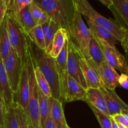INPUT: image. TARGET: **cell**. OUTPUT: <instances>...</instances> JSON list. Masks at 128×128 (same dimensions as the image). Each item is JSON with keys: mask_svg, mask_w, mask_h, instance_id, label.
Segmentation results:
<instances>
[{"mask_svg": "<svg viewBox=\"0 0 128 128\" xmlns=\"http://www.w3.org/2000/svg\"><path fill=\"white\" fill-rule=\"evenodd\" d=\"M50 18L70 34L75 13L72 0H34Z\"/></svg>", "mask_w": 128, "mask_h": 128, "instance_id": "cell-1", "label": "cell"}, {"mask_svg": "<svg viewBox=\"0 0 128 128\" xmlns=\"http://www.w3.org/2000/svg\"><path fill=\"white\" fill-rule=\"evenodd\" d=\"M30 45L34 62L47 80L51 88L52 98L60 100V84L55 59L45 51L38 48L31 41Z\"/></svg>", "mask_w": 128, "mask_h": 128, "instance_id": "cell-2", "label": "cell"}, {"mask_svg": "<svg viewBox=\"0 0 128 128\" xmlns=\"http://www.w3.org/2000/svg\"><path fill=\"white\" fill-rule=\"evenodd\" d=\"M29 74V95L28 104L27 110L25 111L28 120L33 128H41L40 115L39 111L38 86L35 79L33 67V58L31 50L30 40L28 38V53L26 61Z\"/></svg>", "mask_w": 128, "mask_h": 128, "instance_id": "cell-3", "label": "cell"}, {"mask_svg": "<svg viewBox=\"0 0 128 128\" xmlns=\"http://www.w3.org/2000/svg\"><path fill=\"white\" fill-rule=\"evenodd\" d=\"M75 10L79 12L85 20H88L110 31L121 42L123 38L122 28L116 20L106 18L94 9L88 0H72Z\"/></svg>", "mask_w": 128, "mask_h": 128, "instance_id": "cell-4", "label": "cell"}, {"mask_svg": "<svg viewBox=\"0 0 128 128\" xmlns=\"http://www.w3.org/2000/svg\"><path fill=\"white\" fill-rule=\"evenodd\" d=\"M92 36L88 26L84 22L82 16L75 10L69 38L86 60H88L89 44Z\"/></svg>", "mask_w": 128, "mask_h": 128, "instance_id": "cell-5", "label": "cell"}, {"mask_svg": "<svg viewBox=\"0 0 128 128\" xmlns=\"http://www.w3.org/2000/svg\"><path fill=\"white\" fill-rule=\"evenodd\" d=\"M5 18L11 48L25 65L27 61L28 36L13 18L6 14Z\"/></svg>", "mask_w": 128, "mask_h": 128, "instance_id": "cell-6", "label": "cell"}, {"mask_svg": "<svg viewBox=\"0 0 128 128\" xmlns=\"http://www.w3.org/2000/svg\"><path fill=\"white\" fill-rule=\"evenodd\" d=\"M3 62L9 83L14 95L18 90L24 65L15 50L12 48L9 56Z\"/></svg>", "mask_w": 128, "mask_h": 128, "instance_id": "cell-7", "label": "cell"}, {"mask_svg": "<svg viewBox=\"0 0 128 128\" xmlns=\"http://www.w3.org/2000/svg\"><path fill=\"white\" fill-rule=\"evenodd\" d=\"M82 57L78 49L74 44L73 42L69 38L68 39V59L67 68L68 75L74 79L76 81L82 85L86 90L88 87L85 82L81 66L80 59Z\"/></svg>", "mask_w": 128, "mask_h": 128, "instance_id": "cell-8", "label": "cell"}, {"mask_svg": "<svg viewBox=\"0 0 128 128\" xmlns=\"http://www.w3.org/2000/svg\"><path fill=\"white\" fill-rule=\"evenodd\" d=\"M68 39L60 54L55 58V62H56L58 74L59 84H60V101L62 102H64L66 88H67L68 77L67 68Z\"/></svg>", "mask_w": 128, "mask_h": 128, "instance_id": "cell-9", "label": "cell"}, {"mask_svg": "<svg viewBox=\"0 0 128 128\" xmlns=\"http://www.w3.org/2000/svg\"><path fill=\"white\" fill-rule=\"evenodd\" d=\"M103 51L105 61L115 70L121 73L128 75V68L126 58L115 47L106 44H100Z\"/></svg>", "mask_w": 128, "mask_h": 128, "instance_id": "cell-10", "label": "cell"}, {"mask_svg": "<svg viewBox=\"0 0 128 128\" xmlns=\"http://www.w3.org/2000/svg\"><path fill=\"white\" fill-rule=\"evenodd\" d=\"M100 90L106 101L110 116L128 112V105L119 97L115 90H110L104 86L100 88Z\"/></svg>", "mask_w": 128, "mask_h": 128, "instance_id": "cell-11", "label": "cell"}, {"mask_svg": "<svg viewBox=\"0 0 128 128\" xmlns=\"http://www.w3.org/2000/svg\"><path fill=\"white\" fill-rule=\"evenodd\" d=\"M30 88H29V74L27 65H24L22 69L18 90L13 95L14 102H16L24 109L27 110L28 104Z\"/></svg>", "mask_w": 128, "mask_h": 128, "instance_id": "cell-12", "label": "cell"}, {"mask_svg": "<svg viewBox=\"0 0 128 128\" xmlns=\"http://www.w3.org/2000/svg\"><path fill=\"white\" fill-rule=\"evenodd\" d=\"M100 77L101 78L103 86L110 90H115L118 87L120 74L116 70L108 64L106 61H104L97 68Z\"/></svg>", "mask_w": 128, "mask_h": 128, "instance_id": "cell-13", "label": "cell"}, {"mask_svg": "<svg viewBox=\"0 0 128 128\" xmlns=\"http://www.w3.org/2000/svg\"><path fill=\"white\" fill-rule=\"evenodd\" d=\"M80 66L88 88L100 89L103 86L96 69L83 57L80 59Z\"/></svg>", "mask_w": 128, "mask_h": 128, "instance_id": "cell-14", "label": "cell"}, {"mask_svg": "<svg viewBox=\"0 0 128 128\" xmlns=\"http://www.w3.org/2000/svg\"><path fill=\"white\" fill-rule=\"evenodd\" d=\"M86 21L92 36L97 40L99 43L106 44L112 47L116 46L115 45L119 41L110 31L90 20H86Z\"/></svg>", "mask_w": 128, "mask_h": 128, "instance_id": "cell-15", "label": "cell"}, {"mask_svg": "<svg viewBox=\"0 0 128 128\" xmlns=\"http://www.w3.org/2000/svg\"><path fill=\"white\" fill-rule=\"evenodd\" d=\"M86 101V90L74 79L68 75L64 102Z\"/></svg>", "mask_w": 128, "mask_h": 128, "instance_id": "cell-16", "label": "cell"}, {"mask_svg": "<svg viewBox=\"0 0 128 128\" xmlns=\"http://www.w3.org/2000/svg\"><path fill=\"white\" fill-rule=\"evenodd\" d=\"M109 8L114 16L116 21L121 28L128 30V0H111Z\"/></svg>", "mask_w": 128, "mask_h": 128, "instance_id": "cell-17", "label": "cell"}, {"mask_svg": "<svg viewBox=\"0 0 128 128\" xmlns=\"http://www.w3.org/2000/svg\"><path fill=\"white\" fill-rule=\"evenodd\" d=\"M0 90L2 93L6 110L12 106L13 94L11 91L8 78L6 74L2 59L0 56Z\"/></svg>", "mask_w": 128, "mask_h": 128, "instance_id": "cell-18", "label": "cell"}, {"mask_svg": "<svg viewBox=\"0 0 128 128\" xmlns=\"http://www.w3.org/2000/svg\"><path fill=\"white\" fill-rule=\"evenodd\" d=\"M85 102L92 105L105 114L110 116L106 101L100 89L88 88L86 90V101Z\"/></svg>", "mask_w": 128, "mask_h": 128, "instance_id": "cell-19", "label": "cell"}, {"mask_svg": "<svg viewBox=\"0 0 128 128\" xmlns=\"http://www.w3.org/2000/svg\"><path fill=\"white\" fill-rule=\"evenodd\" d=\"M87 61L94 67L96 70L101 64L105 61L101 44L94 36L91 39L89 44L88 60Z\"/></svg>", "mask_w": 128, "mask_h": 128, "instance_id": "cell-20", "label": "cell"}, {"mask_svg": "<svg viewBox=\"0 0 128 128\" xmlns=\"http://www.w3.org/2000/svg\"><path fill=\"white\" fill-rule=\"evenodd\" d=\"M50 114L58 128H70L66 122L62 102L59 100L52 98Z\"/></svg>", "mask_w": 128, "mask_h": 128, "instance_id": "cell-21", "label": "cell"}, {"mask_svg": "<svg viewBox=\"0 0 128 128\" xmlns=\"http://www.w3.org/2000/svg\"><path fill=\"white\" fill-rule=\"evenodd\" d=\"M68 36V33L64 29L61 28L58 30L52 42L51 50L49 52L50 56L54 59L58 57L63 48Z\"/></svg>", "mask_w": 128, "mask_h": 128, "instance_id": "cell-22", "label": "cell"}, {"mask_svg": "<svg viewBox=\"0 0 128 128\" xmlns=\"http://www.w3.org/2000/svg\"><path fill=\"white\" fill-rule=\"evenodd\" d=\"M41 27H42L45 38V43H46V51H45L46 53L49 54L55 34L58 30L61 28V27L51 19L48 21L41 24Z\"/></svg>", "mask_w": 128, "mask_h": 128, "instance_id": "cell-23", "label": "cell"}, {"mask_svg": "<svg viewBox=\"0 0 128 128\" xmlns=\"http://www.w3.org/2000/svg\"><path fill=\"white\" fill-rule=\"evenodd\" d=\"M38 101L41 128H44L46 119L51 110L52 98L46 96L38 88Z\"/></svg>", "mask_w": 128, "mask_h": 128, "instance_id": "cell-24", "label": "cell"}, {"mask_svg": "<svg viewBox=\"0 0 128 128\" xmlns=\"http://www.w3.org/2000/svg\"><path fill=\"white\" fill-rule=\"evenodd\" d=\"M11 49L6 18H4L3 22L0 26V56L3 61L9 56Z\"/></svg>", "mask_w": 128, "mask_h": 128, "instance_id": "cell-25", "label": "cell"}, {"mask_svg": "<svg viewBox=\"0 0 128 128\" xmlns=\"http://www.w3.org/2000/svg\"><path fill=\"white\" fill-rule=\"evenodd\" d=\"M16 22L18 23L25 34H27L29 31H31L35 26H36L33 18L30 12L29 6L25 8L21 11L16 19H14Z\"/></svg>", "mask_w": 128, "mask_h": 128, "instance_id": "cell-26", "label": "cell"}, {"mask_svg": "<svg viewBox=\"0 0 128 128\" xmlns=\"http://www.w3.org/2000/svg\"><path fill=\"white\" fill-rule=\"evenodd\" d=\"M26 36L32 43L36 45L38 48L46 51L45 38L41 25H36L32 30L29 31Z\"/></svg>", "mask_w": 128, "mask_h": 128, "instance_id": "cell-27", "label": "cell"}, {"mask_svg": "<svg viewBox=\"0 0 128 128\" xmlns=\"http://www.w3.org/2000/svg\"><path fill=\"white\" fill-rule=\"evenodd\" d=\"M33 67H34V72L35 79H36V83L39 89L48 98H52V94H51V88L47 80L43 76L41 71L36 65L34 62L33 60Z\"/></svg>", "mask_w": 128, "mask_h": 128, "instance_id": "cell-28", "label": "cell"}, {"mask_svg": "<svg viewBox=\"0 0 128 128\" xmlns=\"http://www.w3.org/2000/svg\"><path fill=\"white\" fill-rule=\"evenodd\" d=\"M34 0H12L7 5V14L16 19L21 11L32 3Z\"/></svg>", "mask_w": 128, "mask_h": 128, "instance_id": "cell-29", "label": "cell"}, {"mask_svg": "<svg viewBox=\"0 0 128 128\" xmlns=\"http://www.w3.org/2000/svg\"><path fill=\"white\" fill-rule=\"evenodd\" d=\"M29 8L36 25H41L50 20L47 13L34 1L29 5Z\"/></svg>", "mask_w": 128, "mask_h": 128, "instance_id": "cell-30", "label": "cell"}, {"mask_svg": "<svg viewBox=\"0 0 128 128\" xmlns=\"http://www.w3.org/2000/svg\"><path fill=\"white\" fill-rule=\"evenodd\" d=\"M1 126L2 128H19L16 112L13 106L6 110L3 123Z\"/></svg>", "mask_w": 128, "mask_h": 128, "instance_id": "cell-31", "label": "cell"}, {"mask_svg": "<svg viewBox=\"0 0 128 128\" xmlns=\"http://www.w3.org/2000/svg\"><path fill=\"white\" fill-rule=\"evenodd\" d=\"M12 106L16 112L19 128H29L30 121L24 109L16 102H13Z\"/></svg>", "mask_w": 128, "mask_h": 128, "instance_id": "cell-32", "label": "cell"}, {"mask_svg": "<svg viewBox=\"0 0 128 128\" xmlns=\"http://www.w3.org/2000/svg\"><path fill=\"white\" fill-rule=\"evenodd\" d=\"M88 104L92 110V112L97 118L101 128H111V116L105 114L104 113L92 106V105L90 104Z\"/></svg>", "mask_w": 128, "mask_h": 128, "instance_id": "cell-33", "label": "cell"}, {"mask_svg": "<svg viewBox=\"0 0 128 128\" xmlns=\"http://www.w3.org/2000/svg\"><path fill=\"white\" fill-rule=\"evenodd\" d=\"M117 123L124 125L128 128V118L122 114H117L111 116Z\"/></svg>", "mask_w": 128, "mask_h": 128, "instance_id": "cell-34", "label": "cell"}, {"mask_svg": "<svg viewBox=\"0 0 128 128\" xmlns=\"http://www.w3.org/2000/svg\"><path fill=\"white\" fill-rule=\"evenodd\" d=\"M8 8L4 0H0V26L2 24L7 14Z\"/></svg>", "mask_w": 128, "mask_h": 128, "instance_id": "cell-35", "label": "cell"}, {"mask_svg": "<svg viewBox=\"0 0 128 128\" xmlns=\"http://www.w3.org/2000/svg\"><path fill=\"white\" fill-rule=\"evenodd\" d=\"M122 30L123 32V38L122 41H121V44L126 52V55H128V30L124 28H122Z\"/></svg>", "mask_w": 128, "mask_h": 128, "instance_id": "cell-36", "label": "cell"}, {"mask_svg": "<svg viewBox=\"0 0 128 128\" xmlns=\"http://www.w3.org/2000/svg\"><path fill=\"white\" fill-rule=\"evenodd\" d=\"M118 82L120 86L128 90V75L121 73V74L120 75Z\"/></svg>", "mask_w": 128, "mask_h": 128, "instance_id": "cell-37", "label": "cell"}, {"mask_svg": "<svg viewBox=\"0 0 128 128\" xmlns=\"http://www.w3.org/2000/svg\"><path fill=\"white\" fill-rule=\"evenodd\" d=\"M44 128H58L54 122L53 120H52L50 112L49 113L47 119H46V121L44 125Z\"/></svg>", "mask_w": 128, "mask_h": 128, "instance_id": "cell-38", "label": "cell"}, {"mask_svg": "<svg viewBox=\"0 0 128 128\" xmlns=\"http://www.w3.org/2000/svg\"><path fill=\"white\" fill-rule=\"evenodd\" d=\"M5 112H6V109H5L4 106L0 101V126H2V123H3Z\"/></svg>", "mask_w": 128, "mask_h": 128, "instance_id": "cell-39", "label": "cell"}, {"mask_svg": "<svg viewBox=\"0 0 128 128\" xmlns=\"http://www.w3.org/2000/svg\"><path fill=\"white\" fill-rule=\"evenodd\" d=\"M99 1H100L101 2H102L104 6H106V7H108V8L111 6V5H112V1H111V0H99Z\"/></svg>", "mask_w": 128, "mask_h": 128, "instance_id": "cell-40", "label": "cell"}, {"mask_svg": "<svg viewBox=\"0 0 128 128\" xmlns=\"http://www.w3.org/2000/svg\"><path fill=\"white\" fill-rule=\"evenodd\" d=\"M111 128H119L118 126L117 122L114 120V119L112 118L111 116Z\"/></svg>", "mask_w": 128, "mask_h": 128, "instance_id": "cell-41", "label": "cell"}, {"mask_svg": "<svg viewBox=\"0 0 128 128\" xmlns=\"http://www.w3.org/2000/svg\"><path fill=\"white\" fill-rule=\"evenodd\" d=\"M0 101H1V102L3 104L4 106V100H3V98H2V93H1V90H0Z\"/></svg>", "mask_w": 128, "mask_h": 128, "instance_id": "cell-42", "label": "cell"}, {"mask_svg": "<svg viewBox=\"0 0 128 128\" xmlns=\"http://www.w3.org/2000/svg\"><path fill=\"white\" fill-rule=\"evenodd\" d=\"M117 124H118V126L119 128H128L125 126H124V125L121 124H119V123H117Z\"/></svg>", "mask_w": 128, "mask_h": 128, "instance_id": "cell-43", "label": "cell"}, {"mask_svg": "<svg viewBox=\"0 0 128 128\" xmlns=\"http://www.w3.org/2000/svg\"><path fill=\"white\" fill-rule=\"evenodd\" d=\"M4 1H5V2H6V5H8L9 3H10V2H11V1H12V0H4ZM7 8H8V7H7Z\"/></svg>", "mask_w": 128, "mask_h": 128, "instance_id": "cell-44", "label": "cell"}, {"mask_svg": "<svg viewBox=\"0 0 128 128\" xmlns=\"http://www.w3.org/2000/svg\"><path fill=\"white\" fill-rule=\"evenodd\" d=\"M126 62H127V64H128V55H126Z\"/></svg>", "mask_w": 128, "mask_h": 128, "instance_id": "cell-45", "label": "cell"}, {"mask_svg": "<svg viewBox=\"0 0 128 128\" xmlns=\"http://www.w3.org/2000/svg\"><path fill=\"white\" fill-rule=\"evenodd\" d=\"M29 128H32V126H31V123H30V124H29Z\"/></svg>", "mask_w": 128, "mask_h": 128, "instance_id": "cell-46", "label": "cell"}, {"mask_svg": "<svg viewBox=\"0 0 128 128\" xmlns=\"http://www.w3.org/2000/svg\"><path fill=\"white\" fill-rule=\"evenodd\" d=\"M124 115H125V116H126V117H127L128 118V112H126V113H125V114H124Z\"/></svg>", "mask_w": 128, "mask_h": 128, "instance_id": "cell-47", "label": "cell"}, {"mask_svg": "<svg viewBox=\"0 0 128 128\" xmlns=\"http://www.w3.org/2000/svg\"><path fill=\"white\" fill-rule=\"evenodd\" d=\"M0 128H2V126H0Z\"/></svg>", "mask_w": 128, "mask_h": 128, "instance_id": "cell-48", "label": "cell"}, {"mask_svg": "<svg viewBox=\"0 0 128 128\" xmlns=\"http://www.w3.org/2000/svg\"></svg>", "mask_w": 128, "mask_h": 128, "instance_id": "cell-49", "label": "cell"}, {"mask_svg": "<svg viewBox=\"0 0 128 128\" xmlns=\"http://www.w3.org/2000/svg\"></svg>", "mask_w": 128, "mask_h": 128, "instance_id": "cell-50", "label": "cell"}]
</instances>
